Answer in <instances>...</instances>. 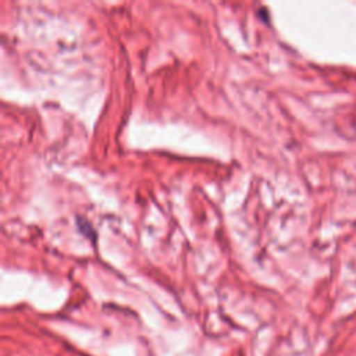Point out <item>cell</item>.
Wrapping results in <instances>:
<instances>
[]
</instances>
